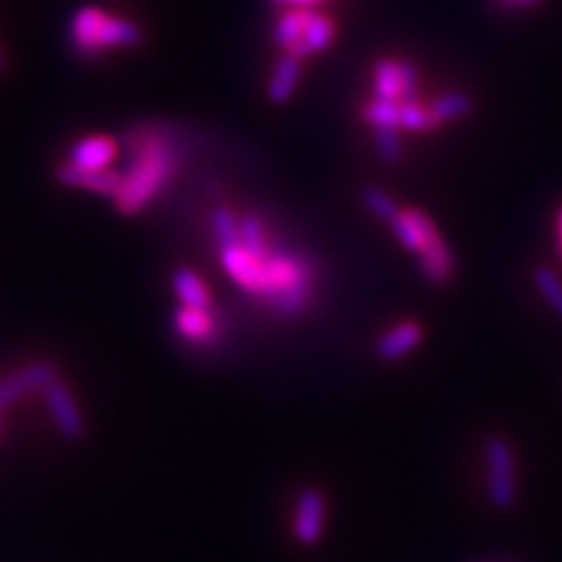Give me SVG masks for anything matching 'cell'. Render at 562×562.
<instances>
[{
  "label": "cell",
  "instance_id": "6da1fadb",
  "mask_svg": "<svg viewBox=\"0 0 562 562\" xmlns=\"http://www.w3.org/2000/svg\"><path fill=\"white\" fill-rule=\"evenodd\" d=\"M221 266L233 284L268 310L297 316L316 293L314 262L270 239L268 225L256 214L239 216V233L218 244Z\"/></svg>",
  "mask_w": 562,
  "mask_h": 562
},
{
  "label": "cell",
  "instance_id": "7a4b0ae2",
  "mask_svg": "<svg viewBox=\"0 0 562 562\" xmlns=\"http://www.w3.org/2000/svg\"><path fill=\"white\" fill-rule=\"evenodd\" d=\"M179 167V155L165 134L144 132L134 140V160L122 173V188L115 204L122 214H138L169 186Z\"/></svg>",
  "mask_w": 562,
  "mask_h": 562
},
{
  "label": "cell",
  "instance_id": "3957f363",
  "mask_svg": "<svg viewBox=\"0 0 562 562\" xmlns=\"http://www.w3.org/2000/svg\"><path fill=\"white\" fill-rule=\"evenodd\" d=\"M403 249L417 254L419 272L434 284H443L452 277V254L434 221L415 206L398 209V214L386 223Z\"/></svg>",
  "mask_w": 562,
  "mask_h": 562
},
{
  "label": "cell",
  "instance_id": "277c9868",
  "mask_svg": "<svg viewBox=\"0 0 562 562\" xmlns=\"http://www.w3.org/2000/svg\"><path fill=\"white\" fill-rule=\"evenodd\" d=\"M485 464H487V497L492 506L506 512L516 504L518 497V476H516V457L512 446L504 438H490L485 443Z\"/></svg>",
  "mask_w": 562,
  "mask_h": 562
},
{
  "label": "cell",
  "instance_id": "5b68a950",
  "mask_svg": "<svg viewBox=\"0 0 562 562\" xmlns=\"http://www.w3.org/2000/svg\"><path fill=\"white\" fill-rule=\"evenodd\" d=\"M419 74L408 59H380L373 74V99L408 101L417 99Z\"/></svg>",
  "mask_w": 562,
  "mask_h": 562
},
{
  "label": "cell",
  "instance_id": "8992f818",
  "mask_svg": "<svg viewBox=\"0 0 562 562\" xmlns=\"http://www.w3.org/2000/svg\"><path fill=\"white\" fill-rule=\"evenodd\" d=\"M326 527V499L319 490L307 487L301 492L295 502V516H293V535L295 539L314 547L316 541L324 537Z\"/></svg>",
  "mask_w": 562,
  "mask_h": 562
},
{
  "label": "cell",
  "instance_id": "52a82bcc",
  "mask_svg": "<svg viewBox=\"0 0 562 562\" xmlns=\"http://www.w3.org/2000/svg\"><path fill=\"white\" fill-rule=\"evenodd\" d=\"M55 380L57 368L47 361H38L22 368L20 373L0 380V408L12 406V403H16L31 392H45Z\"/></svg>",
  "mask_w": 562,
  "mask_h": 562
},
{
  "label": "cell",
  "instance_id": "ba28073f",
  "mask_svg": "<svg viewBox=\"0 0 562 562\" xmlns=\"http://www.w3.org/2000/svg\"><path fill=\"white\" fill-rule=\"evenodd\" d=\"M173 328L190 345H209L218 336V316L214 307H186L173 312Z\"/></svg>",
  "mask_w": 562,
  "mask_h": 562
},
{
  "label": "cell",
  "instance_id": "9c48e42d",
  "mask_svg": "<svg viewBox=\"0 0 562 562\" xmlns=\"http://www.w3.org/2000/svg\"><path fill=\"white\" fill-rule=\"evenodd\" d=\"M45 401H47L49 415L57 422L61 434L66 438H80L85 431V422H82V415L76 406L74 396H70V392H68V386L61 384L59 380H55L45 390Z\"/></svg>",
  "mask_w": 562,
  "mask_h": 562
},
{
  "label": "cell",
  "instance_id": "30bf717a",
  "mask_svg": "<svg viewBox=\"0 0 562 562\" xmlns=\"http://www.w3.org/2000/svg\"><path fill=\"white\" fill-rule=\"evenodd\" d=\"M117 157V144L111 136H87L70 148V167L80 171H105Z\"/></svg>",
  "mask_w": 562,
  "mask_h": 562
},
{
  "label": "cell",
  "instance_id": "8fae6325",
  "mask_svg": "<svg viewBox=\"0 0 562 562\" xmlns=\"http://www.w3.org/2000/svg\"><path fill=\"white\" fill-rule=\"evenodd\" d=\"M57 179L64 186L70 188H80L87 192H97V195L103 198H113L120 192L122 188V171H113V169H105V171H80L70 165H64L57 169Z\"/></svg>",
  "mask_w": 562,
  "mask_h": 562
},
{
  "label": "cell",
  "instance_id": "7c38bea8",
  "mask_svg": "<svg viewBox=\"0 0 562 562\" xmlns=\"http://www.w3.org/2000/svg\"><path fill=\"white\" fill-rule=\"evenodd\" d=\"M422 338H425V330H422L417 322H401L378 340L375 351L382 361H398L411 355Z\"/></svg>",
  "mask_w": 562,
  "mask_h": 562
},
{
  "label": "cell",
  "instance_id": "4fadbf2b",
  "mask_svg": "<svg viewBox=\"0 0 562 562\" xmlns=\"http://www.w3.org/2000/svg\"><path fill=\"white\" fill-rule=\"evenodd\" d=\"M105 22V14L94 10V8H82L74 22H70V41H74V47L80 52V55H99L103 52L101 45V26Z\"/></svg>",
  "mask_w": 562,
  "mask_h": 562
},
{
  "label": "cell",
  "instance_id": "5bb4252c",
  "mask_svg": "<svg viewBox=\"0 0 562 562\" xmlns=\"http://www.w3.org/2000/svg\"><path fill=\"white\" fill-rule=\"evenodd\" d=\"M333 38H336V22L330 20V16L326 14H312V20L303 33V38L297 45H293L286 55L295 57V59H307L312 55H316V52H324Z\"/></svg>",
  "mask_w": 562,
  "mask_h": 562
},
{
  "label": "cell",
  "instance_id": "9a60e30c",
  "mask_svg": "<svg viewBox=\"0 0 562 562\" xmlns=\"http://www.w3.org/2000/svg\"><path fill=\"white\" fill-rule=\"evenodd\" d=\"M301 76H303V61L295 59L291 55H281L274 70H272V78L268 85V97L274 103H286L295 90L297 85H301Z\"/></svg>",
  "mask_w": 562,
  "mask_h": 562
},
{
  "label": "cell",
  "instance_id": "2e32d148",
  "mask_svg": "<svg viewBox=\"0 0 562 562\" xmlns=\"http://www.w3.org/2000/svg\"><path fill=\"white\" fill-rule=\"evenodd\" d=\"M312 14L314 12L310 8H293L286 14H281L279 22L274 24V31H272L274 43L284 52H289L293 45L301 43L303 33L312 20Z\"/></svg>",
  "mask_w": 562,
  "mask_h": 562
},
{
  "label": "cell",
  "instance_id": "e0dca14e",
  "mask_svg": "<svg viewBox=\"0 0 562 562\" xmlns=\"http://www.w3.org/2000/svg\"><path fill=\"white\" fill-rule=\"evenodd\" d=\"M173 291L179 295L181 305L186 307H214L211 303V293L209 286L204 284V279L195 274L192 270H176L173 272Z\"/></svg>",
  "mask_w": 562,
  "mask_h": 562
},
{
  "label": "cell",
  "instance_id": "ac0fdd59",
  "mask_svg": "<svg viewBox=\"0 0 562 562\" xmlns=\"http://www.w3.org/2000/svg\"><path fill=\"white\" fill-rule=\"evenodd\" d=\"M398 130L422 134V132H436L438 125L431 117L429 105H425L419 99H408L398 103Z\"/></svg>",
  "mask_w": 562,
  "mask_h": 562
},
{
  "label": "cell",
  "instance_id": "d6986e66",
  "mask_svg": "<svg viewBox=\"0 0 562 562\" xmlns=\"http://www.w3.org/2000/svg\"><path fill=\"white\" fill-rule=\"evenodd\" d=\"M473 109V103L469 99V94L464 92H448L443 97L434 99V103L429 105L431 111V117L438 127H443L446 122H452V120H460L464 115H469Z\"/></svg>",
  "mask_w": 562,
  "mask_h": 562
},
{
  "label": "cell",
  "instance_id": "ffe728a7",
  "mask_svg": "<svg viewBox=\"0 0 562 562\" xmlns=\"http://www.w3.org/2000/svg\"><path fill=\"white\" fill-rule=\"evenodd\" d=\"M361 198H363V204L368 206V211H371L373 216H378L384 223H390L398 214V209H401L390 195H386V192H382L380 188H373V186L363 188Z\"/></svg>",
  "mask_w": 562,
  "mask_h": 562
},
{
  "label": "cell",
  "instance_id": "44dd1931",
  "mask_svg": "<svg viewBox=\"0 0 562 562\" xmlns=\"http://www.w3.org/2000/svg\"><path fill=\"white\" fill-rule=\"evenodd\" d=\"M535 284L543 295V301L562 316V281L555 277V272L549 268H537Z\"/></svg>",
  "mask_w": 562,
  "mask_h": 562
},
{
  "label": "cell",
  "instance_id": "7402d4cb",
  "mask_svg": "<svg viewBox=\"0 0 562 562\" xmlns=\"http://www.w3.org/2000/svg\"><path fill=\"white\" fill-rule=\"evenodd\" d=\"M375 132V146L384 162H398L401 157V132L398 130H373Z\"/></svg>",
  "mask_w": 562,
  "mask_h": 562
},
{
  "label": "cell",
  "instance_id": "603a6c76",
  "mask_svg": "<svg viewBox=\"0 0 562 562\" xmlns=\"http://www.w3.org/2000/svg\"><path fill=\"white\" fill-rule=\"evenodd\" d=\"M274 5H291V8H310L314 3H322V0H272Z\"/></svg>",
  "mask_w": 562,
  "mask_h": 562
},
{
  "label": "cell",
  "instance_id": "cb8c5ba5",
  "mask_svg": "<svg viewBox=\"0 0 562 562\" xmlns=\"http://www.w3.org/2000/svg\"><path fill=\"white\" fill-rule=\"evenodd\" d=\"M506 8H522V5H537L541 0H502Z\"/></svg>",
  "mask_w": 562,
  "mask_h": 562
},
{
  "label": "cell",
  "instance_id": "d4e9b609",
  "mask_svg": "<svg viewBox=\"0 0 562 562\" xmlns=\"http://www.w3.org/2000/svg\"><path fill=\"white\" fill-rule=\"evenodd\" d=\"M558 239H560V251H562V209L558 211Z\"/></svg>",
  "mask_w": 562,
  "mask_h": 562
},
{
  "label": "cell",
  "instance_id": "484cf974",
  "mask_svg": "<svg viewBox=\"0 0 562 562\" xmlns=\"http://www.w3.org/2000/svg\"><path fill=\"white\" fill-rule=\"evenodd\" d=\"M5 68H8V61H5V55H3V52H0V74H3Z\"/></svg>",
  "mask_w": 562,
  "mask_h": 562
}]
</instances>
